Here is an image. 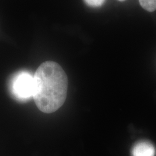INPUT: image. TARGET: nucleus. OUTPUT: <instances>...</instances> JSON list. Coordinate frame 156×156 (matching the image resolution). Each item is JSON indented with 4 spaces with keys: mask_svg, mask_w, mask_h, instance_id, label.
<instances>
[{
    "mask_svg": "<svg viewBox=\"0 0 156 156\" xmlns=\"http://www.w3.org/2000/svg\"><path fill=\"white\" fill-rule=\"evenodd\" d=\"M68 78L62 67L54 62L42 63L34 75L33 98L45 113L57 111L66 100Z\"/></svg>",
    "mask_w": 156,
    "mask_h": 156,
    "instance_id": "1",
    "label": "nucleus"
},
{
    "mask_svg": "<svg viewBox=\"0 0 156 156\" xmlns=\"http://www.w3.org/2000/svg\"><path fill=\"white\" fill-rule=\"evenodd\" d=\"M34 76L26 71L17 73L12 79V91L17 99L27 100L33 97Z\"/></svg>",
    "mask_w": 156,
    "mask_h": 156,
    "instance_id": "2",
    "label": "nucleus"
},
{
    "mask_svg": "<svg viewBox=\"0 0 156 156\" xmlns=\"http://www.w3.org/2000/svg\"><path fill=\"white\" fill-rule=\"evenodd\" d=\"M132 156H155L156 149L153 145L148 141H140L134 145Z\"/></svg>",
    "mask_w": 156,
    "mask_h": 156,
    "instance_id": "3",
    "label": "nucleus"
},
{
    "mask_svg": "<svg viewBox=\"0 0 156 156\" xmlns=\"http://www.w3.org/2000/svg\"><path fill=\"white\" fill-rule=\"evenodd\" d=\"M140 2L142 7L147 11L156 10V0H140Z\"/></svg>",
    "mask_w": 156,
    "mask_h": 156,
    "instance_id": "4",
    "label": "nucleus"
},
{
    "mask_svg": "<svg viewBox=\"0 0 156 156\" xmlns=\"http://www.w3.org/2000/svg\"><path fill=\"white\" fill-rule=\"evenodd\" d=\"M87 5L91 7H99L104 4L105 0H84Z\"/></svg>",
    "mask_w": 156,
    "mask_h": 156,
    "instance_id": "5",
    "label": "nucleus"
},
{
    "mask_svg": "<svg viewBox=\"0 0 156 156\" xmlns=\"http://www.w3.org/2000/svg\"><path fill=\"white\" fill-rule=\"evenodd\" d=\"M119 1H124V0H119Z\"/></svg>",
    "mask_w": 156,
    "mask_h": 156,
    "instance_id": "6",
    "label": "nucleus"
}]
</instances>
